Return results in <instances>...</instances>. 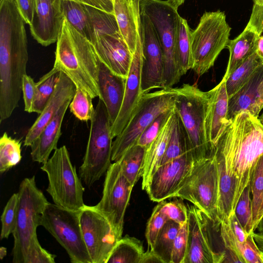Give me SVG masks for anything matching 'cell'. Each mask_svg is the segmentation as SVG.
<instances>
[{
	"instance_id": "7",
	"label": "cell",
	"mask_w": 263,
	"mask_h": 263,
	"mask_svg": "<svg viewBox=\"0 0 263 263\" xmlns=\"http://www.w3.org/2000/svg\"><path fill=\"white\" fill-rule=\"evenodd\" d=\"M231 28L224 12H205L195 30L191 32L193 67L200 77L213 66L229 40Z\"/></svg>"
},
{
	"instance_id": "51",
	"label": "cell",
	"mask_w": 263,
	"mask_h": 263,
	"mask_svg": "<svg viewBox=\"0 0 263 263\" xmlns=\"http://www.w3.org/2000/svg\"><path fill=\"white\" fill-rule=\"evenodd\" d=\"M140 263H164L163 260L152 250L144 252Z\"/></svg>"
},
{
	"instance_id": "6",
	"label": "cell",
	"mask_w": 263,
	"mask_h": 263,
	"mask_svg": "<svg viewBox=\"0 0 263 263\" xmlns=\"http://www.w3.org/2000/svg\"><path fill=\"white\" fill-rule=\"evenodd\" d=\"M90 122L86 152L79 168V176L88 187L106 174L112 161L111 123L106 106L100 99Z\"/></svg>"
},
{
	"instance_id": "49",
	"label": "cell",
	"mask_w": 263,
	"mask_h": 263,
	"mask_svg": "<svg viewBox=\"0 0 263 263\" xmlns=\"http://www.w3.org/2000/svg\"><path fill=\"white\" fill-rule=\"evenodd\" d=\"M25 23L31 25L33 19L36 0H15Z\"/></svg>"
},
{
	"instance_id": "36",
	"label": "cell",
	"mask_w": 263,
	"mask_h": 263,
	"mask_svg": "<svg viewBox=\"0 0 263 263\" xmlns=\"http://www.w3.org/2000/svg\"><path fill=\"white\" fill-rule=\"evenodd\" d=\"M186 153H189V152L185 134L179 116L177 114L176 121L161 165L178 158Z\"/></svg>"
},
{
	"instance_id": "47",
	"label": "cell",
	"mask_w": 263,
	"mask_h": 263,
	"mask_svg": "<svg viewBox=\"0 0 263 263\" xmlns=\"http://www.w3.org/2000/svg\"><path fill=\"white\" fill-rule=\"evenodd\" d=\"M259 35L263 32V0H253V6L249 21L246 27Z\"/></svg>"
},
{
	"instance_id": "46",
	"label": "cell",
	"mask_w": 263,
	"mask_h": 263,
	"mask_svg": "<svg viewBox=\"0 0 263 263\" xmlns=\"http://www.w3.org/2000/svg\"><path fill=\"white\" fill-rule=\"evenodd\" d=\"M22 89L24 102V110L31 113L36 95V83L30 76L26 74L23 77Z\"/></svg>"
},
{
	"instance_id": "21",
	"label": "cell",
	"mask_w": 263,
	"mask_h": 263,
	"mask_svg": "<svg viewBox=\"0 0 263 263\" xmlns=\"http://www.w3.org/2000/svg\"><path fill=\"white\" fill-rule=\"evenodd\" d=\"M76 90L74 83L63 72L51 97L35 121L28 130L24 140V146H30L46 125L67 102L72 100Z\"/></svg>"
},
{
	"instance_id": "5",
	"label": "cell",
	"mask_w": 263,
	"mask_h": 263,
	"mask_svg": "<svg viewBox=\"0 0 263 263\" xmlns=\"http://www.w3.org/2000/svg\"><path fill=\"white\" fill-rule=\"evenodd\" d=\"M41 168L47 175L46 191L55 204L74 211H80L85 206L83 200L85 189L66 146L55 149Z\"/></svg>"
},
{
	"instance_id": "13",
	"label": "cell",
	"mask_w": 263,
	"mask_h": 263,
	"mask_svg": "<svg viewBox=\"0 0 263 263\" xmlns=\"http://www.w3.org/2000/svg\"><path fill=\"white\" fill-rule=\"evenodd\" d=\"M133 187L123 174L120 164L114 162L105 174L102 198L93 206L107 220L119 239L122 238L125 213Z\"/></svg>"
},
{
	"instance_id": "30",
	"label": "cell",
	"mask_w": 263,
	"mask_h": 263,
	"mask_svg": "<svg viewBox=\"0 0 263 263\" xmlns=\"http://www.w3.org/2000/svg\"><path fill=\"white\" fill-rule=\"evenodd\" d=\"M144 253L142 242L126 235L118 240L106 263H140Z\"/></svg>"
},
{
	"instance_id": "31",
	"label": "cell",
	"mask_w": 263,
	"mask_h": 263,
	"mask_svg": "<svg viewBox=\"0 0 263 263\" xmlns=\"http://www.w3.org/2000/svg\"><path fill=\"white\" fill-rule=\"evenodd\" d=\"M263 63L255 51L237 67L225 80L229 98L248 80L255 70Z\"/></svg>"
},
{
	"instance_id": "38",
	"label": "cell",
	"mask_w": 263,
	"mask_h": 263,
	"mask_svg": "<svg viewBox=\"0 0 263 263\" xmlns=\"http://www.w3.org/2000/svg\"><path fill=\"white\" fill-rule=\"evenodd\" d=\"M234 212L237 219L246 233L248 235H250L254 232L250 184L242 191L238 199Z\"/></svg>"
},
{
	"instance_id": "53",
	"label": "cell",
	"mask_w": 263,
	"mask_h": 263,
	"mask_svg": "<svg viewBox=\"0 0 263 263\" xmlns=\"http://www.w3.org/2000/svg\"><path fill=\"white\" fill-rule=\"evenodd\" d=\"M256 52L263 61V35H260L258 39Z\"/></svg>"
},
{
	"instance_id": "55",
	"label": "cell",
	"mask_w": 263,
	"mask_h": 263,
	"mask_svg": "<svg viewBox=\"0 0 263 263\" xmlns=\"http://www.w3.org/2000/svg\"><path fill=\"white\" fill-rule=\"evenodd\" d=\"M256 230L258 231V233L263 234V215L258 223Z\"/></svg>"
},
{
	"instance_id": "42",
	"label": "cell",
	"mask_w": 263,
	"mask_h": 263,
	"mask_svg": "<svg viewBox=\"0 0 263 263\" xmlns=\"http://www.w3.org/2000/svg\"><path fill=\"white\" fill-rule=\"evenodd\" d=\"M160 210L166 216L169 220L177 222L182 226L187 221V206L178 199L169 202L164 201L159 203Z\"/></svg>"
},
{
	"instance_id": "28",
	"label": "cell",
	"mask_w": 263,
	"mask_h": 263,
	"mask_svg": "<svg viewBox=\"0 0 263 263\" xmlns=\"http://www.w3.org/2000/svg\"><path fill=\"white\" fill-rule=\"evenodd\" d=\"M64 17L81 34L92 42L95 30L88 5L71 0H62Z\"/></svg>"
},
{
	"instance_id": "60",
	"label": "cell",
	"mask_w": 263,
	"mask_h": 263,
	"mask_svg": "<svg viewBox=\"0 0 263 263\" xmlns=\"http://www.w3.org/2000/svg\"><path fill=\"white\" fill-rule=\"evenodd\" d=\"M111 1H113V0H111Z\"/></svg>"
},
{
	"instance_id": "23",
	"label": "cell",
	"mask_w": 263,
	"mask_h": 263,
	"mask_svg": "<svg viewBox=\"0 0 263 263\" xmlns=\"http://www.w3.org/2000/svg\"><path fill=\"white\" fill-rule=\"evenodd\" d=\"M140 1L113 0L114 14L119 31L132 54L138 41L142 40Z\"/></svg>"
},
{
	"instance_id": "54",
	"label": "cell",
	"mask_w": 263,
	"mask_h": 263,
	"mask_svg": "<svg viewBox=\"0 0 263 263\" xmlns=\"http://www.w3.org/2000/svg\"><path fill=\"white\" fill-rule=\"evenodd\" d=\"M185 0H168L167 1L176 9L181 5Z\"/></svg>"
},
{
	"instance_id": "39",
	"label": "cell",
	"mask_w": 263,
	"mask_h": 263,
	"mask_svg": "<svg viewBox=\"0 0 263 263\" xmlns=\"http://www.w3.org/2000/svg\"><path fill=\"white\" fill-rule=\"evenodd\" d=\"M92 99L87 92L76 88L74 95L69 105L70 112L81 121H90L95 112Z\"/></svg>"
},
{
	"instance_id": "8",
	"label": "cell",
	"mask_w": 263,
	"mask_h": 263,
	"mask_svg": "<svg viewBox=\"0 0 263 263\" xmlns=\"http://www.w3.org/2000/svg\"><path fill=\"white\" fill-rule=\"evenodd\" d=\"M173 197L191 202L213 222L217 221L219 175L214 155L193 163Z\"/></svg>"
},
{
	"instance_id": "57",
	"label": "cell",
	"mask_w": 263,
	"mask_h": 263,
	"mask_svg": "<svg viewBox=\"0 0 263 263\" xmlns=\"http://www.w3.org/2000/svg\"><path fill=\"white\" fill-rule=\"evenodd\" d=\"M262 215H263V201H262V205L261 206V208H260L259 212V215H258V220H259H259H260V219ZM259 221H258V222H259Z\"/></svg>"
},
{
	"instance_id": "22",
	"label": "cell",
	"mask_w": 263,
	"mask_h": 263,
	"mask_svg": "<svg viewBox=\"0 0 263 263\" xmlns=\"http://www.w3.org/2000/svg\"><path fill=\"white\" fill-rule=\"evenodd\" d=\"M126 79L127 78L112 72L99 58L98 74L99 98L103 101L106 106L111 126L115 121L121 107Z\"/></svg>"
},
{
	"instance_id": "3",
	"label": "cell",
	"mask_w": 263,
	"mask_h": 263,
	"mask_svg": "<svg viewBox=\"0 0 263 263\" xmlns=\"http://www.w3.org/2000/svg\"><path fill=\"white\" fill-rule=\"evenodd\" d=\"M99 58L92 44L64 17L57 41L53 67L92 99L99 97Z\"/></svg>"
},
{
	"instance_id": "16",
	"label": "cell",
	"mask_w": 263,
	"mask_h": 263,
	"mask_svg": "<svg viewBox=\"0 0 263 263\" xmlns=\"http://www.w3.org/2000/svg\"><path fill=\"white\" fill-rule=\"evenodd\" d=\"M142 31L143 61L141 87L143 93L164 87V62L161 47L148 17L140 11Z\"/></svg>"
},
{
	"instance_id": "44",
	"label": "cell",
	"mask_w": 263,
	"mask_h": 263,
	"mask_svg": "<svg viewBox=\"0 0 263 263\" xmlns=\"http://www.w3.org/2000/svg\"><path fill=\"white\" fill-rule=\"evenodd\" d=\"M252 234L249 235L245 242L236 243L239 255L243 263H263V255L257 247Z\"/></svg>"
},
{
	"instance_id": "15",
	"label": "cell",
	"mask_w": 263,
	"mask_h": 263,
	"mask_svg": "<svg viewBox=\"0 0 263 263\" xmlns=\"http://www.w3.org/2000/svg\"><path fill=\"white\" fill-rule=\"evenodd\" d=\"M187 248L183 263H220L225 252L213 248L208 229L209 218L194 205H187Z\"/></svg>"
},
{
	"instance_id": "24",
	"label": "cell",
	"mask_w": 263,
	"mask_h": 263,
	"mask_svg": "<svg viewBox=\"0 0 263 263\" xmlns=\"http://www.w3.org/2000/svg\"><path fill=\"white\" fill-rule=\"evenodd\" d=\"M209 91L211 101L208 119V137L215 149L231 121L228 119L229 97L225 80L222 79L217 85Z\"/></svg>"
},
{
	"instance_id": "59",
	"label": "cell",
	"mask_w": 263,
	"mask_h": 263,
	"mask_svg": "<svg viewBox=\"0 0 263 263\" xmlns=\"http://www.w3.org/2000/svg\"><path fill=\"white\" fill-rule=\"evenodd\" d=\"M128 3H130L133 1V0H126Z\"/></svg>"
},
{
	"instance_id": "35",
	"label": "cell",
	"mask_w": 263,
	"mask_h": 263,
	"mask_svg": "<svg viewBox=\"0 0 263 263\" xmlns=\"http://www.w3.org/2000/svg\"><path fill=\"white\" fill-rule=\"evenodd\" d=\"M22 159L21 142L4 133L0 139V172H6Z\"/></svg>"
},
{
	"instance_id": "33",
	"label": "cell",
	"mask_w": 263,
	"mask_h": 263,
	"mask_svg": "<svg viewBox=\"0 0 263 263\" xmlns=\"http://www.w3.org/2000/svg\"><path fill=\"white\" fill-rule=\"evenodd\" d=\"M181 225L168 220L159 232L155 243L151 249L163 261L171 263L172 250L175 239Z\"/></svg>"
},
{
	"instance_id": "43",
	"label": "cell",
	"mask_w": 263,
	"mask_h": 263,
	"mask_svg": "<svg viewBox=\"0 0 263 263\" xmlns=\"http://www.w3.org/2000/svg\"><path fill=\"white\" fill-rule=\"evenodd\" d=\"M168 220L166 216L160 210L158 204L153 210L146 229L145 237L151 249L153 248L161 229Z\"/></svg>"
},
{
	"instance_id": "19",
	"label": "cell",
	"mask_w": 263,
	"mask_h": 263,
	"mask_svg": "<svg viewBox=\"0 0 263 263\" xmlns=\"http://www.w3.org/2000/svg\"><path fill=\"white\" fill-rule=\"evenodd\" d=\"M62 0H36L31 35L40 44L49 46L57 41L64 19Z\"/></svg>"
},
{
	"instance_id": "14",
	"label": "cell",
	"mask_w": 263,
	"mask_h": 263,
	"mask_svg": "<svg viewBox=\"0 0 263 263\" xmlns=\"http://www.w3.org/2000/svg\"><path fill=\"white\" fill-rule=\"evenodd\" d=\"M80 222L83 239L92 263H106L120 239L107 220L93 206L80 211Z\"/></svg>"
},
{
	"instance_id": "10",
	"label": "cell",
	"mask_w": 263,
	"mask_h": 263,
	"mask_svg": "<svg viewBox=\"0 0 263 263\" xmlns=\"http://www.w3.org/2000/svg\"><path fill=\"white\" fill-rule=\"evenodd\" d=\"M140 11L149 19L159 41L164 62V87H172L182 76L176 59L175 40L180 16L167 1L140 0Z\"/></svg>"
},
{
	"instance_id": "32",
	"label": "cell",
	"mask_w": 263,
	"mask_h": 263,
	"mask_svg": "<svg viewBox=\"0 0 263 263\" xmlns=\"http://www.w3.org/2000/svg\"><path fill=\"white\" fill-rule=\"evenodd\" d=\"M146 149L136 144L117 161L120 164L123 174L133 186L141 177Z\"/></svg>"
},
{
	"instance_id": "18",
	"label": "cell",
	"mask_w": 263,
	"mask_h": 263,
	"mask_svg": "<svg viewBox=\"0 0 263 263\" xmlns=\"http://www.w3.org/2000/svg\"><path fill=\"white\" fill-rule=\"evenodd\" d=\"M142 61V41H139L127 77L121 107L115 121L111 126L112 138L118 136L125 127L143 94L141 87Z\"/></svg>"
},
{
	"instance_id": "29",
	"label": "cell",
	"mask_w": 263,
	"mask_h": 263,
	"mask_svg": "<svg viewBox=\"0 0 263 263\" xmlns=\"http://www.w3.org/2000/svg\"><path fill=\"white\" fill-rule=\"evenodd\" d=\"M191 32L187 21L180 16L176 27L175 51L182 76L193 67Z\"/></svg>"
},
{
	"instance_id": "37",
	"label": "cell",
	"mask_w": 263,
	"mask_h": 263,
	"mask_svg": "<svg viewBox=\"0 0 263 263\" xmlns=\"http://www.w3.org/2000/svg\"><path fill=\"white\" fill-rule=\"evenodd\" d=\"M254 231L258 223V215L263 201V155L257 162L250 182Z\"/></svg>"
},
{
	"instance_id": "20",
	"label": "cell",
	"mask_w": 263,
	"mask_h": 263,
	"mask_svg": "<svg viewBox=\"0 0 263 263\" xmlns=\"http://www.w3.org/2000/svg\"><path fill=\"white\" fill-rule=\"evenodd\" d=\"M263 109V63L255 70L247 82L229 98L228 119L246 111L256 118Z\"/></svg>"
},
{
	"instance_id": "48",
	"label": "cell",
	"mask_w": 263,
	"mask_h": 263,
	"mask_svg": "<svg viewBox=\"0 0 263 263\" xmlns=\"http://www.w3.org/2000/svg\"><path fill=\"white\" fill-rule=\"evenodd\" d=\"M225 221H227L228 223L229 226L235 237L237 243H242L245 242L250 235H248L246 233L242 227L241 226L235 215V212H232Z\"/></svg>"
},
{
	"instance_id": "27",
	"label": "cell",
	"mask_w": 263,
	"mask_h": 263,
	"mask_svg": "<svg viewBox=\"0 0 263 263\" xmlns=\"http://www.w3.org/2000/svg\"><path fill=\"white\" fill-rule=\"evenodd\" d=\"M259 36L254 31L246 27L237 37L228 41L226 48L229 50V59L222 79L226 80L237 67L256 51Z\"/></svg>"
},
{
	"instance_id": "45",
	"label": "cell",
	"mask_w": 263,
	"mask_h": 263,
	"mask_svg": "<svg viewBox=\"0 0 263 263\" xmlns=\"http://www.w3.org/2000/svg\"><path fill=\"white\" fill-rule=\"evenodd\" d=\"M188 231L187 222L181 226L175 239L171 263H183L187 248Z\"/></svg>"
},
{
	"instance_id": "34",
	"label": "cell",
	"mask_w": 263,
	"mask_h": 263,
	"mask_svg": "<svg viewBox=\"0 0 263 263\" xmlns=\"http://www.w3.org/2000/svg\"><path fill=\"white\" fill-rule=\"evenodd\" d=\"M61 72L55 67L42 76L36 83V95L31 112L40 114L53 95L60 80Z\"/></svg>"
},
{
	"instance_id": "4",
	"label": "cell",
	"mask_w": 263,
	"mask_h": 263,
	"mask_svg": "<svg viewBox=\"0 0 263 263\" xmlns=\"http://www.w3.org/2000/svg\"><path fill=\"white\" fill-rule=\"evenodd\" d=\"M175 89L174 109L183 126L188 151L195 163L211 157L214 153L208 131L210 92L189 84Z\"/></svg>"
},
{
	"instance_id": "17",
	"label": "cell",
	"mask_w": 263,
	"mask_h": 263,
	"mask_svg": "<svg viewBox=\"0 0 263 263\" xmlns=\"http://www.w3.org/2000/svg\"><path fill=\"white\" fill-rule=\"evenodd\" d=\"M193 165V161L189 153L160 165L144 189L150 199L160 202L172 198L182 181L190 173Z\"/></svg>"
},
{
	"instance_id": "9",
	"label": "cell",
	"mask_w": 263,
	"mask_h": 263,
	"mask_svg": "<svg viewBox=\"0 0 263 263\" xmlns=\"http://www.w3.org/2000/svg\"><path fill=\"white\" fill-rule=\"evenodd\" d=\"M90 7L95 30L91 43L98 57L112 72L127 78L133 54L120 34L114 14Z\"/></svg>"
},
{
	"instance_id": "26",
	"label": "cell",
	"mask_w": 263,
	"mask_h": 263,
	"mask_svg": "<svg viewBox=\"0 0 263 263\" xmlns=\"http://www.w3.org/2000/svg\"><path fill=\"white\" fill-rule=\"evenodd\" d=\"M176 119L177 113L174 109L173 114L161 132L146 149L141 173L143 190H144L152 175L161 165Z\"/></svg>"
},
{
	"instance_id": "40",
	"label": "cell",
	"mask_w": 263,
	"mask_h": 263,
	"mask_svg": "<svg viewBox=\"0 0 263 263\" xmlns=\"http://www.w3.org/2000/svg\"><path fill=\"white\" fill-rule=\"evenodd\" d=\"M18 206V192L14 193L7 201L1 217V239H7L12 234L15 227Z\"/></svg>"
},
{
	"instance_id": "56",
	"label": "cell",
	"mask_w": 263,
	"mask_h": 263,
	"mask_svg": "<svg viewBox=\"0 0 263 263\" xmlns=\"http://www.w3.org/2000/svg\"><path fill=\"white\" fill-rule=\"evenodd\" d=\"M7 254V249L5 247H1L0 248V258L3 259Z\"/></svg>"
},
{
	"instance_id": "41",
	"label": "cell",
	"mask_w": 263,
	"mask_h": 263,
	"mask_svg": "<svg viewBox=\"0 0 263 263\" xmlns=\"http://www.w3.org/2000/svg\"><path fill=\"white\" fill-rule=\"evenodd\" d=\"M174 111V108L159 114L139 137L137 144L147 148L158 136Z\"/></svg>"
},
{
	"instance_id": "52",
	"label": "cell",
	"mask_w": 263,
	"mask_h": 263,
	"mask_svg": "<svg viewBox=\"0 0 263 263\" xmlns=\"http://www.w3.org/2000/svg\"><path fill=\"white\" fill-rule=\"evenodd\" d=\"M252 235L257 247L263 255V234L254 232Z\"/></svg>"
},
{
	"instance_id": "25",
	"label": "cell",
	"mask_w": 263,
	"mask_h": 263,
	"mask_svg": "<svg viewBox=\"0 0 263 263\" xmlns=\"http://www.w3.org/2000/svg\"><path fill=\"white\" fill-rule=\"evenodd\" d=\"M71 101L67 102L60 108L31 145V156L33 161L44 164L51 153L58 148L63 120Z\"/></svg>"
},
{
	"instance_id": "1",
	"label": "cell",
	"mask_w": 263,
	"mask_h": 263,
	"mask_svg": "<svg viewBox=\"0 0 263 263\" xmlns=\"http://www.w3.org/2000/svg\"><path fill=\"white\" fill-rule=\"evenodd\" d=\"M219 181L234 189L232 211L263 155V125L248 112L236 115L215 146Z\"/></svg>"
},
{
	"instance_id": "2",
	"label": "cell",
	"mask_w": 263,
	"mask_h": 263,
	"mask_svg": "<svg viewBox=\"0 0 263 263\" xmlns=\"http://www.w3.org/2000/svg\"><path fill=\"white\" fill-rule=\"evenodd\" d=\"M18 194V212L12 233V262H55L56 255L44 249L37 237V228L40 226L42 214L49 202L37 186L34 176L22 181Z\"/></svg>"
},
{
	"instance_id": "58",
	"label": "cell",
	"mask_w": 263,
	"mask_h": 263,
	"mask_svg": "<svg viewBox=\"0 0 263 263\" xmlns=\"http://www.w3.org/2000/svg\"><path fill=\"white\" fill-rule=\"evenodd\" d=\"M258 119H259L261 124L263 125V112L260 115V116L258 118Z\"/></svg>"
},
{
	"instance_id": "12",
	"label": "cell",
	"mask_w": 263,
	"mask_h": 263,
	"mask_svg": "<svg viewBox=\"0 0 263 263\" xmlns=\"http://www.w3.org/2000/svg\"><path fill=\"white\" fill-rule=\"evenodd\" d=\"M80 212L49 202L42 214L40 226L65 250L71 262L92 263L83 239Z\"/></svg>"
},
{
	"instance_id": "11",
	"label": "cell",
	"mask_w": 263,
	"mask_h": 263,
	"mask_svg": "<svg viewBox=\"0 0 263 263\" xmlns=\"http://www.w3.org/2000/svg\"><path fill=\"white\" fill-rule=\"evenodd\" d=\"M175 89L162 88L143 93L127 124L112 142L111 160L118 161L161 113L174 108Z\"/></svg>"
},
{
	"instance_id": "50",
	"label": "cell",
	"mask_w": 263,
	"mask_h": 263,
	"mask_svg": "<svg viewBox=\"0 0 263 263\" xmlns=\"http://www.w3.org/2000/svg\"><path fill=\"white\" fill-rule=\"evenodd\" d=\"M94 7L100 10L114 14L113 1L111 0H71Z\"/></svg>"
}]
</instances>
